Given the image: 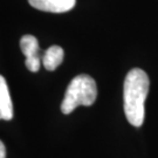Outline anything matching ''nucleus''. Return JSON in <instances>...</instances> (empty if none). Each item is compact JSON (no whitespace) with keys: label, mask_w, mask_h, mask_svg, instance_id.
I'll use <instances>...</instances> for the list:
<instances>
[{"label":"nucleus","mask_w":158,"mask_h":158,"mask_svg":"<svg viewBox=\"0 0 158 158\" xmlns=\"http://www.w3.org/2000/svg\"><path fill=\"white\" fill-rule=\"evenodd\" d=\"M149 85L147 73L139 68L131 69L125 76L123 85L124 113L127 119L134 127H141L144 122Z\"/></svg>","instance_id":"f257e3e1"},{"label":"nucleus","mask_w":158,"mask_h":158,"mask_svg":"<svg viewBox=\"0 0 158 158\" xmlns=\"http://www.w3.org/2000/svg\"><path fill=\"white\" fill-rule=\"evenodd\" d=\"M96 97L97 87L95 80L85 74L77 75L68 85L64 98L61 103V111L68 115L79 106L89 107L96 101Z\"/></svg>","instance_id":"f03ea898"},{"label":"nucleus","mask_w":158,"mask_h":158,"mask_svg":"<svg viewBox=\"0 0 158 158\" xmlns=\"http://www.w3.org/2000/svg\"><path fill=\"white\" fill-rule=\"evenodd\" d=\"M20 48L26 56V67L29 72H38L40 69L41 60L39 57V42L33 35H23L20 40Z\"/></svg>","instance_id":"7ed1b4c3"},{"label":"nucleus","mask_w":158,"mask_h":158,"mask_svg":"<svg viewBox=\"0 0 158 158\" xmlns=\"http://www.w3.org/2000/svg\"><path fill=\"white\" fill-rule=\"evenodd\" d=\"M29 5L44 12L64 13L73 10L76 0H28Z\"/></svg>","instance_id":"20e7f679"},{"label":"nucleus","mask_w":158,"mask_h":158,"mask_svg":"<svg viewBox=\"0 0 158 158\" xmlns=\"http://www.w3.org/2000/svg\"><path fill=\"white\" fill-rule=\"evenodd\" d=\"M13 118V103L6 80L0 75V119L11 121Z\"/></svg>","instance_id":"39448f33"},{"label":"nucleus","mask_w":158,"mask_h":158,"mask_svg":"<svg viewBox=\"0 0 158 158\" xmlns=\"http://www.w3.org/2000/svg\"><path fill=\"white\" fill-rule=\"evenodd\" d=\"M64 52L60 46H52L44 54L42 57V64L47 70H55L63 61Z\"/></svg>","instance_id":"423d86ee"},{"label":"nucleus","mask_w":158,"mask_h":158,"mask_svg":"<svg viewBox=\"0 0 158 158\" xmlns=\"http://www.w3.org/2000/svg\"><path fill=\"white\" fill-rule=\"evenodd\" d=\"M0 158H6V148L1 141H0Z\"/></svg>","instance_id":"0eeeda50"}]
</instances>
